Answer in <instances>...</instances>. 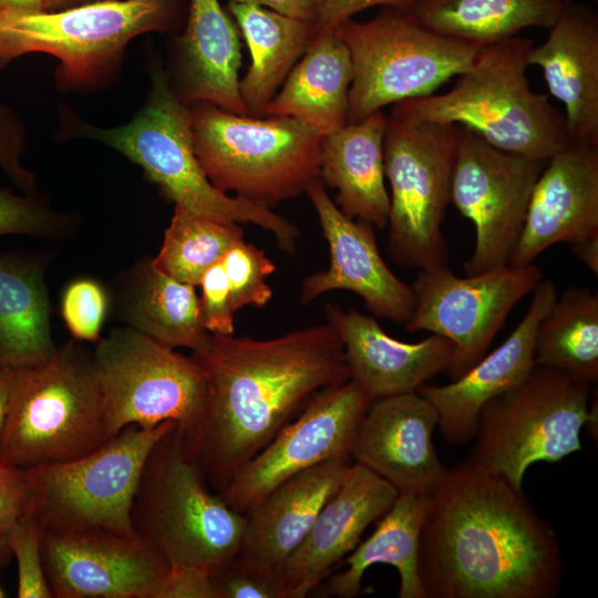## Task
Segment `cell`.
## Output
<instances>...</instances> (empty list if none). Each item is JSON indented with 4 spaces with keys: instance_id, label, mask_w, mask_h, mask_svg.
Listing matches in <instances>:
<instances>
[{
    "instance_id": "38",
    "label": "cell",
    "mask_w": 598,
    "mask_h": 598,
    "mask_svg": "<svg viewBox=\"0 0 598 598\" xmlns=\"http://www.w3.org/2000/svg\"><path fill=\"white\" fill-rule=\"evenodd\" d=\"M107 311V295L100 282L81 278L70 282L61 298V316L72 338L97 342Z\"/></svg>"
},
{
    "instance_id": "24",
    "label": "cell",
    "mask_w": 598,
    "mask_h": 598,
    "mask_svg": "<svg viewBox=\"0 0 598 598\" xmlns=\"http://www.w3.org/2000/svg\"><path fill=\"white\" fill-rule=\"evenodd\" d=\"M540 45L528 55L542 69L549 93L565 109L570 141L598 145V16L587 4L564 0Z\"/></svg>"
},
{
    "instance_id": "1",
    "label": "cell",
    "mask_w": 598,
    "mask_h": 598,
    "mask_svg": "<svg viewBox=\"0 0 598 598\" xmlns=\"http://www.w3.org/2000/svg\"><path fill=\"white\" fill-rule=\"evenodd\" d=\"M417 568L425 598H554L558 537L523 489L468 460L429 495Z\"/></svg>"
},
{
    "instance_id": "22",
    "label": "cell",
    "mask_w": 598,
    "mask_h": 598,
    "mask_svg": "<svg viewBox=\"0 0 598 598\" xmlns=\"http://www.w3.org/2000/svg\"><path fill=\"white\" fill-rule=\"evenodd\" d=\"M398 491L359 463L319 512L280 570L285 598L308 596L360 543L364 529L393 504Z\"/></svg>"
},
{
    "instance_id": "20",
    "label": "cell",
    "mask_w": 598,
    "mask_h": 598,
    "mask_svg": "<svg viewBox=\"0 0 598 598\" xmlns=\"http://www.w3.org/2000/svg\"><path fill=\"white\" fill-rule=\"evenodd\" d=\"M532 292L526 315L498 348L451 383H424L416 390L435 408L437 427L446 442L462 445L474 439L483 406L522 384L535 367L536 331L557 291L551 280L542 279Z\"/></svg>"
},
{
    "instance_id": "15",
    "label": "cell",
    "mask_w": 598,
    "mask_h": 598,
    "mask_svg": "<svg viewBox=\"0 0 598 598\" xmlns=\"http://www.w3.org/2000/svg\"><path fill=\"white\" fill-rule=\"evenodd\" d=\"M458 127L451 204L474 225V250L464 264L472 276L508 265L547 161L503 151Z\"/></svg>"
},
{
    "instance_id": "7",
    "label": "cell",
    "mask_w": 598,
    "mask_h": 598,
    "mask_svg": "<svg viewBox=\"0 0 598 598\" xmlns=\"http://www.w3.org/2000/svg\"><path fill=\"white\" fill-rule=\"evenodd\" d=\"M189 110L197 158L220 192L271 209L320 178L323 137L307 124L240 115L208 102Z\"/></svg>"
},
{
    "instance_id": "42",
    "label": "cell",
    "mask_w": 598,
    "mask_h": 598,
    "mask_svg": "<svg viewBox=\"0 0 598 598\" xmlns=\"http://www.w3.org/2000/svg\"><path fill=\"white\" fill-rule=\"evenodd\" d=\"M142 598H219L212 576L193 566H169L150 584Z\"/></svg>"
},
{
    "instance_id": "51",
    "label": "cell",
    "mask_w": 598,
    "mask_h": 598,
    "mask_svg": "<svg viewBox=\"0 0 598 598\" xmlns=\"http://www.w3.org/2000/svg\"><path fill=\"white\" fill-rule=\"evenodd\" d=\"M3 597H6V594H4V591L0 588V598H3Z\"/></svg>"
},
{
    "instance_id": "52",
    "label": "cell",
    "mask_w": 598,
    "mask_h": 598,
    "mask_svg": "<svg viewBox=\"0 0 598 598\" xmlns=\"http://www.w3.org/2000/svg\"><path fill=\"white\" fill-rule=\"evenodd\" d=\"M557 1H563V0H557Z\"/></svg>"
},
{
    "instance_id": "44",
    "label": "cell",
    "mask_w": 598,
    "mask_h": 598,
    "mask_svg": "<svg viewBox=\"0 0 598 598\" xmlns=\"http://www.w3.org/2000/svg\"><path fill=\"white\" fill-rule=\"evenodd\" d=\"M29 509V493L21 470L0 461V534L7 535Z\"/></svg>"
},
{
    "instance_id": "3",
    "label": "cell",
    "mask_w": 598,
    "mask_h": 598,
    "mask_svg": "<svg viewBox=\"0 0 598 598\" xmlns=\"http://www.w3.org/2000/svg\"><path fill=\"white\" fill-rule=\"evenodd\" d=\"M533 47L519 35L482 47L447 92L399 102L391 113L458 125L503 151L548 161L570 140L564 115L529 85Z\"/></svg>"
},
{
    "instance_id": "23",
    "label": "cell",
    "mask_w": 598,
    "mask_h": 598,
    "mask_svg": "<svg viewBox=\"0 0 598 598\" xmlns=\"http://www.w3.org/2000/svg\"><path fill=\"white\" fill-rule=\"evenodd\" d=\"M324 315L343 344L351 379L372 401L415 392L453 357V343L439 334L409 343L390 337L372 316L355 309L327 303Z\"/></svg>"
},
{
    "instance_id": "6",
    "label": "cell",
    "mask_w": 598,
    "mask_h": 598,
    "mask_svg": "<svg viewBox=\"0 0 598 598\" xmlns=\"http://www.w3.org/2000/svg\"><path fill=\"white\" fill-rule=\"evenodd\" d=\"M72 339L44 362L16 369L0 461L20 470L69 462L109 440L93 352Z\"/></svg>"
},
{
    "instance_id": "46",
    "label": "cell",
    "mask_w": 598,
    "mask_h": 598,
    "mask_svg": "<svg viewBox=\"0 0 598 598\" xmlns=\"http://www.w3.org/2000/svg\"><path fill=\"white\" fill-rule=\"evenodd\" d=\"M574 255L594 272L598 275V235L586 237L570 243Z\"/></svg>"
},
{
    "instance_id": "36",
    "label": "cell",
    "mask_w": 598,
    "mask_h": 598,
    "mask_svg": "<svg viewBox=\"0 0 598 598\" xmlns=\"http://www.w3.org/2000/svg\"><path fill=\"white\" fill-rule=\"evenodd\" d=\"M75 228L74 216L54 210L34 194L21 196L0 186V236L60 240L72 236Z\"/></svg>"
},
{
    "instance_id": "16",
    "label": "cell",
    "mask_w": 598,
    "mask_h": 598,
    "mask_svg": "<svg viewBox=\"0 0 598 598\" xmlns=\"http://www.w3.org/2000/svg\"><path fill=\"white\" fill-rule=\"evenodd\" d=\"M372 400L354 380L318 393L220 493L246 514L287 478L331 458H349L355 431Z\"/></svg>"
},
{
    "instance_id": "48",
    "label": "cell",
    "mask_w": 598,
    "mask_h": 598,
    "mask_svg": "<svg viewBox=\"0 0 598 598\" xmlns=\"http://www.w3.org/2000/svg\"><path fill=\"white\" fill-rule=\"evenodd\" d=\"M0 10L42 12L51 10V0H0Z\"/></svg>"
},
{
    "instance_id": "18",
    "label": "cell",
    "mask_w": 598,
    "mask_h": 598,
    "mask_svg": "<svg viewBox=\"0 0 598 598\" xmlns=\"http://www.w3.org/2000/svg\"><path fill=\"white\" fill-rule=\"evenodd\" d=\"M329 246L330 265L305 278L300 302L308 305L331 290L360 296L373 317L404 324L411 317L414 296L411 286L398 278L383 260L373 226L348 217L326 192L320 178L306 192Z\"/></svg>"
},
{
    "instance_id": "29",
    "label": "cell",
    "mask_w": 598,
    "mask_h": 598,
    "mask_svg": "<svg viewBox=\"0 0 598 598\" xmlns=\"http://www.w3.org/2000/svg\"><path fill=\"white\" fill-rule=\"evenodd\" d=\"M48 262V255L0 254V365L33 367L56 350L44 279Z\"/></svg>"
},
{
    "instance_id": "8",
    "label": "cell",
    "mask_w": 598,
    "mask_h": 598,
    "mask_svg": "<svg viewBox=\"0 0 598 598\" xmlns=\"http://www.w3.org/2000/svg\"><path fill=\"white\" fill-rule=\"evenodd\" d=\"M590 386L567 372L535 365L522 384L483 406L468 461L522 489L530 465L559 462L582 448Z\"/></svg>"
},
{
    "instance_id": "26",
    "label": "cell",
    "mask_w": 598,
    "mask_h": 598,
    "mask_svg": "<svg viewBox=\"0 0 598 598\" xmlns=\"http://www.w3.org/2000/svg\"><path fill=\"white\" fill-rule=\"evenodd\" d=\"M240 49L237 24L219 0H189L179 39V99L248 115L239 91Z\"/></svg>"
},
{
    "instance_id": "27",
    "label": "cell",
    "mask_w": 598,
    "mask_h": 598,
    "mask_svg": "<svg viewBox=\"0 0 598 598\" xmlns=\"http://www.w3.org/2000/svg\"><path fill=\"white\" fill-rule=\"evenodd\" d=\"M388 115L378 111L323 137L320 179L336 188L337 206L350 218L386 228L390 196L385 187L383 138Z\"/></svg>"
},
{
    "instance_id": "2",
    "label": "cell",
    "mask_w": 598,
    "mask_h": 598,
    "mask_svg": "<svg viewBox=\"0 0 598 598\" xmlns=\"http://www.w3.org/2000/svg\"><path fill=\"white\" fill-rule=\"evenodd\" d=\"M192 357L206 377L207 399L183 439L219 494L318 393L351 379L328 322L266 340L209 333Z\"/></svg>"
},
{
    "instance_id": "37",
    "label": "cell",
    "mask_w": 598,
    "mask_h": 598,
    "mask_svg": "<svg viewBox=\"0 0 598 598\" xmlns=\"http://www.w3.org/2000/svg\"><path fill=\"white\" fill-rule=\"evenodd\" d=\"M234 312L245 306L265 307L272 297L267 278L276 265L262 249L240 239L221 259Z\"/></svg>"
},
{
    "instance_id": "21",
    "label": "cell",
    "mask_w": 598,
    "mask_h": 598,
    "mask_svg": "<svg viewBox=\"0 0 598 598\" xmlns=\"http://www.w3.org/2000/svg\"><path fill=\"white\" fill-rule=\"evenodd\" d=\"M598 235V145L569 141L542 171L508 265L524 267L557 243Z\"/></svg>"
},
{
    "instance_id": "32",
    "label": "cell",
    "mask_w": 598,
    "mask_h": 598,
    "mask_svg": "<svg viewBox=\"0 0 598 598\" xmlns=\"http://www.w3.org/2000/svg\"><path fill=\"white\" fill-rule=\"evenodd\" d=\"M227 10L250 52L239 91L248 115L257 117L312 40L311 24L255 4L228 2Z\"/></svg>"
},
{
    "instance_id": "43",
    "label": "cell",
    "mask_w": 598,
    "mask_h": 598,
    "mask_svg": "<svg viewBox=\"0 0 598 598\" xmlns=\"http://www.w3.org/2000/svg\"><path fill=\"white\" fill-rule=\"evenodd\" d=\"M21 131L12 115L0 107V168L24 194H34L35 176L20 162Z\"/></svg>"
},
{
    "instance_id": "9",
    "label": "cell",
    "mask_w": 598,
    "mask_h": 598,
    "mask_svg": "<svg viewBox=\"0 0 598 598\" xmlns=\"http://www.w3.org/2000/svg\"><path fill=\"white\" fill-rule=\"evenodd\" d=\"M458 125L386 117L384 174L390 184L388 250L392 260L417 270L447 265L442 231L451 204Z\"/></svg>"
},
{
    "instance_id": "5",
    "label": "cell",
    "mask_w": 598,
    "mask_h": 598,
    "mask_svg": "<svg viewBox=\"0 0 598 598\" xmlns=\"http://www.w3.org/2000/svg\"><path fill=\"white\" fill-rule=\"evenodd\" d=\"M80 131L140 165L175 205L223 223L254 224L271 233L282 251L295 252L299 237L295 224L210 183L195 152L190 110L163 72L153 73L147 100L131 122L113 128L82 125Z\"/></svg>"
},
{
    "instance_id": "13",
    "label": "cell",
    "mask_w": 598,
    "mask_h": 598,
    "mask_svg": "<svg viewBox=\"0 0 598 598\" xmlns=\"http://www.w3.org/2000/svg\"><path fill=\"white\" fill-rule=\"evenodd\" d=\"M176 426L128 425L101 447L69 462L21 470L39 528L103 527L135 535L134 494L156 442Z\"/></svg>"
},
{
    "instance_id": "49",
    "label": "cell",
    "mask_w": 598,
    "mask_h": 598,
    "mask_svg": "<svg viewBox=\"0 0 598 598\" xmlns=\"http://www.w3.org/2000/svg\"><path fill=\"white\" fill-rule=\"evenodd\" d=\"M96 1H103V0H51L50 11L87 4V3H92Z\"/></svg>"
},
{
    "instance_id": "12",
    "label": "cell",
    "mask_w": 598,
    "mask_h": 598,
    "mask_svg": "<svg viewBox=\"0 0 598 598\" xmlns=\"http://www.w3.org/2000/svg\"><path fill=\"white\" fill-rule=\"evenodd\" d=\"M93 359L107 440L128 425L148 429L174 421L183 437L196 429L206 404L207 381L193 357L126 326L100 338Z\"/></svg>"
},
{
    "instance_id": "30",
    "label": "cell",
    "mask_w": 598,
    "mask_h": 598,
    "mask_svg": "<svg viewBox=\"0 0 598 598\" xmlns=\"http://www.w3.org/2000/svg\"><path fill=\"white\" fill-rule=\"evenodd\" d=\"M117 312L127 327L169 347L198 350L208 337L195 286L181 282L145 257L118 286Z\"/></svg>"
},
{
    "instance_id": "19",
    "label": "cell",
    "mask_w": 598,
    "mask_h": 598,
    "mask_svg": "<svg viewBox=\"0 0 598 598\" xmlns=\"http://www.w3.org/2000/svg\"><path fill=\"white\" fill-rule=\"evenodd\" d=\"M435 408L416 391L371 402L355 431L350 456L389 482L399 494L430 495L447 468L432 435Z\"/></svg>"
},
{
    "instance_id": "40",
    "label": "cell",
    "mask_w": 598,
    "mask_h": 598,
    "mask_svg": "<svg viewBox=\"0 0 598 598\" xmlns=\"http://www.w3.org/2000/svg\"><path fill=\"white\" fill-rule=\"evenodd\" d=\"M219 598H285L279 576L236 556L212 576Z\"/></svg>"
},
{
    "instance_id": "34",
    "label": "cell",
    "mask_w": 598,
    "mask_h": 598,
    "mask_svg": "<svg viewBox=\"0 0 598 598\" xmlns=\"http://www.w3.org/2000/svg\"><path fill=\"white\" fill-rule=\"evenodd\" d=\"M534 364L598 379V293L574 286L556 297L535 336Z\"/></svg>"
},
{
    "instance_id": "25",
    "label": "cell",
    "mask_w": 598,
    "mask_h": 598,
    "mask_svg": "<svg viewBox=\"0 0 598 598\" xmlns=\"http://www.w3.org/2000/svg\"><path fill=\"white\" fill-rule=\"evenodd\" d=\"M349 458H331L287 478L246 513L238 557L279 576L326 502L342 483Z\"/></svg>"
},
{
    "instance_id": "28",
    "label": "cell",
    "mask_w": 598,
    "mask_h": 598,
    "mask_svg": "<svg viewBox=\"0 0 598 598\" xmlns=\"http://www.w3.org/2000/svg\"><path fill=\"white\" fill-rule=\"evenodd\" d=\"M303 53L264 114L298 120L324 137L348 123L352 61L334 30L316 35Z\"/></svg>"
},
{
    "instance_id": "4",
    "label": "cell",
    "mask_w": 598,
    "mask_h": 598,
    "mask_svg": "<svg viewBox=\"0 0 598 598\" xmlns=\"http://www.w3.org/2000/svg\"><path fill=\"white\" fill-rule=\"evenodd\" d=\"M131 522L135 535L169 566H193L213 576L238 555L246 515L209 489L175 426L145 461Z\"/></svg>"
},
{
    "instance_id": "39",
    "label": "cell",
    "mask_w": 598,
    "mask_h": 598,
    "mask_svg": "<svg viewBox=\"0 0 598 598\" xmlns=\"http://www.w3.org/2000/svg\"><path fill=\"white\" fill-rule=\"evenodd\" d=\"M7 543L18 564L19 598H52L40 548V530L29 509L7 533Z\"/></svg>"
},
{
    "instance_id": "47",
    "label": "cell",
    "mask_w": 598,
    "mask_h": 598,
    "mask_svg": "<svg viewBox=\"0 0 598 598\" xmlns=\"http://www.w3.org/2000/svg\"><path fill=\"white\" fill-rule=\"evenodd\" d=\"M16 369L0 365V440L4 427Z\"/></svg>"
},
{
    "instance_id": "45",
    "label": "cell",
    "mask_w": 598,
    "mask_h": 598,
    "mask_svg": "<svg viewBox=\"0 0 598 598\" xmlns=\"http://www.w3.org/2000/svg\"><path fill=\"white\" fill-rule=\"evenodd\" d=\"M228 2L259 6L310 24L316 11V0H228Z\"/></svg>"
},
{
    "instance_id": "14",
    "label": "cell",
    "mask_w": 598,
    "mask_h": 598,
    "mask_svg": "<svg viewBox=\"0 0 598 598\" xmlns=\"http://www.w3.org/2000/svg\"><path fill=\"white\" fill-rule=\"evenodd\" d=\"M542 279L534 264L506 265L465 278L447 265L420 269L411 285L414 307L405 330L448 339L454 352L444 371L455 380L486 354L509 312Z\"/></svg>"
},
{
    "instance_id": "50",
    "label": "cell",
    "mask_w": 598,
    "mask_h": 598,
    "mask_svg": "<svg viewBox=\"0 0 598 598\" xmlns=\"http://www.w3.org/2000/svg\"><path fill=\"white\" fill-rule=\"evenodd\" d=\"M11 554V550L7 543V535L0 534V563L7 559Z\"/></svg>"
},
{
    "instance_id": "33",
    "label": "cell",
    "mask_w": 598,
    "mask_h": 598,
    "mask_svg": "<svg viewBox=\"0 0 598 598\" xmlns=\"http://www.w3.org/2000/svg\"><path fill=\"white\" fill-rule=\"evenodd\" d=\"M557 0H413L402 10L416 24L436 34L489 45L526 28H549L563 6Z\"/></svg>"
},
{
    "instance_id": "11",
    "label": "cell",
    "mask_w": 598,
    "mask_h": 598,
    "mask_svg": "<svg viewBox=\"0 0 598 598\" xmlns=\"http://www.w3.org/2000/svg\"><path fill=\"white\" fill-rule=\"evenodd\" d=\"M181 13V0H103L34 13L0 10V69L43 52L61 61L65 80L90 83L132 39L172 28Z\"/></svg>"
},
{
    "instance_id": "41",
    "label": "cell",
    "mask_w": 598,
    "mask_h": 598,
    "mask_svg": "<svg viewBox=\"0 0 598 598\" xmlns=\"http://www.w3.org/2000/svg\"><path fill=\"white\" fill-rule=\"evenodd\" d=\"M199 286V310L205 330L213 336H234V310L227 277L221 261L212 266L203 276Z\"/></svg>"
},
{
    "instance_id": "10",
    "label": "cell",
    "mask_w": 598,
    "mask_h": 598,
    "mask_svg": "<svg viewBox=\"0 0 598 598\" xmlns=\"http://www.w3.org/2000/svg\"><path fill=\"white\" fill-rule=\"evenodd\" d=\"M353 68L348 123L390 104L433 94L465 72L480 47L436 34L400 9L383 7L372 19H349L334 29Z\"/></svg>"
},
{
    "instance_id": "31",
    "label": "cell",
    "mask_w": 598,
    "mask_h": 598,
    "mask_svg": "<svg viewBox=\"0 0 598 598\" xmlns=\"http://www.w3.org/2000/svg\"><path fill=\"white\" fill-rule=\"evenodd\" d=\"M429 495L398 494L391 507L377 520L374 532L347 557L346 569L327 582V592L354 598L365 570L375 564L395 567L400 575V598H425L419 576L417 554Z\"/></svg>"
},
{
    "instance_id": "35",
    "label": "cell",
    "mask_w": 598,
    "mask_h": 598,
    "mask_svg": "<svg viewBox=\"0 0 598 598\" xmlns=\"http://www.w3.org/2000/svg\"><path fill=\"white\" fill-rule=\"evenodd\" d=\"M240 239L244 229L237 223H223L175 205L162 246L152 259L172 278L198 286L205 272Z\"/></svg>"
},
{
    "instance_id": "17",
    "label": "cell",
    "mask_w": 598,
    "mask_h": 598,
    "mask_svg": "<svg viewBox=\"0 0 598 598\" xmlns=\"http://www.w3.org/2000/svg\"><path fill=\"white\" fill-rule=\"evenodd\" d=\"M39 530L44 575L55 598H142L169 568L136 535L103 527Z\"/></svg>"
}]
</instances>
